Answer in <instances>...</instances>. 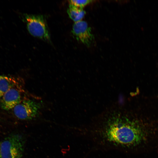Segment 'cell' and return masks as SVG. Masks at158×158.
I'll list each match as a JSON object with an SVG mask.
<instances>
[{
    "label": "cell",
    "instance_id": "obj_2",
    "mask_svg": "<svg viewBox=\"0 0 158 158\" xmlns=\"http://www.w3.org/2000/svg\"><path fill=\"white\" fill-rule=\"evenodd\" d=\"M42 107L41 102L29 96L24 99L13 108V112L18 119L29 121L38 116Z\"/></svg>",
    "mask_w": 158,
    "mask_h": 158
},
{
    "label": "cell",
    "instance_id": "obj_3",
    "mask_svg": "<svg viewBox=\"0 0 158 158\" xmlns=\"http://www.w3.org/2000/svg\"><path fill=\"white\" fill-rule=\"evenodd\" d=\"M24 17L28 30L31 35L45 40H50L48 27L43 15L26 14Z\"/></svg>",
    "mask_w": 158,
    "mask_h": 158
},
{
    "label": "cell",
    "instance_id": "obj_4",
    "mask_svg": "<svg viewBox=\"0 0 158 158\" xmlns=\"http://www.w3.org/2000/svg\"><path fill=\"white\" fill-rule=\"evenodd\" d=\"M26 94L22 84L11 88L1 99L2 108L6 110L13 109L24 99L30 96Z\"/></svg>",
    "mask_w": 158,
    "mask_h": 158
},
{
    "label": "cell",
    "instance_id": "obj_5",
    "mask_svg": "<svg viewBox=\"0 0 158 158\" xmlns=\"http://www.w3.org/2000/svg\"><path fill=\"white\" fill-rule=\"evenodd\" d=\"M72 32L77 40L87 46H90L94 39L90 28L84 21L75 22Z\"/></svg>",
    "mask_w": 158,
    "mask_h": 158
},
{
    "label": "cell",
    "instance_id": "obj_9",
    "mask_svg": "<svg viewBox=\"0 0 158 158\" xmlns=\"http://www.w3.org/2000/svg\"><path fill=\"white\" fill-rule=\"evenodd\" d=\"M6 76H6L4 75H0V80L2 79L5 78Z\"/></svg>",
    "mask_w": 158,
    "mask_h": 158
},
{
    "label": "cell",
    "instance_id": "obj_10",
    "mask_svg": "<svg viewBox=\"0 0 158 158\" xmlns=\"http://www.w3.org/2000/svg\"><path fill=\"white\" fill-rule=\"evenodd\" d=\"M0 158H1L0 148Z\"/></svg>",
    "mask_w": 158,
    "mask_h": 158
},
{
    "label": "cell",
    "instance_id": "obj_8",
    "mask_svg": "<svg viewBox=\"0 0 158 158\" xmlns=\"http://www.w3.org/2000/svg\"><path fill=\"white\" fill-rule=\"evenodd\" d=\"M92 1L91 0H71L69 1L70 4L82 8H83V7L91 3Z\"/></svg>",
    "mask_w": 158,
    "mask_h": 158
},
{
    "label": "cell",
    "instance_id": "obj_6",
    "mask_svg": "<svg viewBox=\"0 0 158 158\" xmlns=\"http://www.w3.org/2000/svg\"><path fill=\"white\" fill-rule=\"evenodd\" d=\"M13 78L6 76L0 80V99L11 88L22 84Z\"/></svg>",
    "mask_w": 158,
    "mask_h": 158
},
{
    "label": "cell",
    "instance_id": "obj_7",
    "mask_svg": "<svg viewBox=\"0 0 158 158\" xmlns=\"http://www.w3.org/2000/svg\"><path fill=\"white\" fill-rule=\"evenodd\" d=\"M67 12L70 18L75 22L82 20L85 13L83 8L71 4L69 6Z\"/></svg>",
    "mask_w": 158,
    "mask_h": 158
},
{
    "label": "cell",
    "instance_id": "obj_1",
    "mask_svg": "<svg viewBox=\"0 0 158 158\" xmlns=\"http://www.w3.org/2000/svg\"><path fill=\"white\" fill-rule=\"evenodd\" d=\"M25 140L22 135L11 134L0 143L1 158H22Z\"/></svg>",
    "mask_w": 158,
    "mask_h": 158
}]
</instances>
